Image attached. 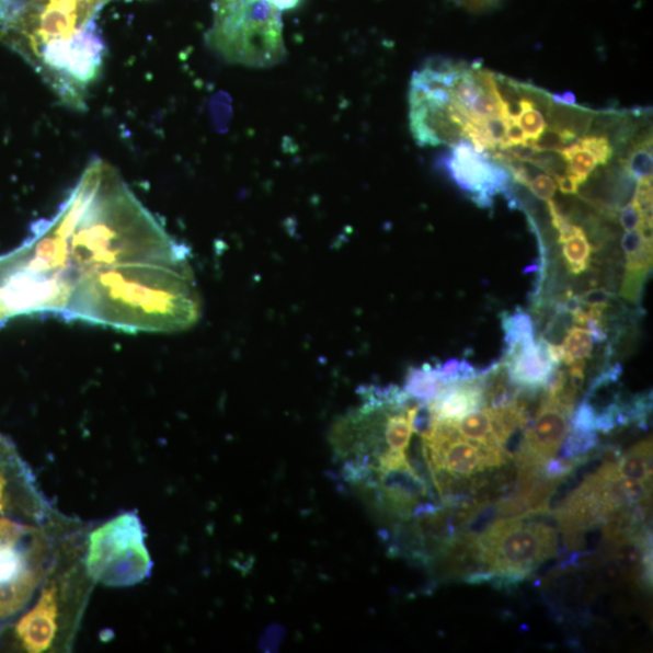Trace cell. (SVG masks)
I'll use <instances>...</instances> for the list:
<instances>
[{"instance_id":"cell-1","label":"cell","mask_w":653,"mask_h":653,"mask_svg":"<svg viewBox=\"0 0 653 653\" xmlns=\"http://www.w3.org/2000/svg\"><path fill=\"white\" fill-rule=\"evenodd\" d=\"M72 221L69 259L78 275L130 263L188 264L174 240L107 161L93 159L61 206Z\"/></svg>"},{"instance_id":"cell-14","label":"cell","mask_w":653,"mask_h":653,"mask_svg":"<svg viewBox=\"0 0 653 653\" xmlns=\"http://www.w3.org/2000/svg\"><path fill=\"white\" fill-rule=\"evenodd\" d=\"M42 571L26 568L14 580L0 583V620H5L16 612L31 599L39 585Z\"/></svg>"},{"instance_id":"cell-6","label":"cell","mask_w":653,"mask_h":653,"mask_svg":"<svg viewBox=\"0 0 653 653\" xmlns=\"http://www.w3.org/2000/svg\"><path fill=\"white\" fill-rule=\"evenodd\" d=\"M484 571L503 581L504 586L522 582L531 571L557 553V534L541 523L506 518L490 524L477 538Z\"/></svg>"},{"instance_id":"cell-21","label":"cell","mask_w":653,"mask_h":653,"mask_svg":"<svg viewBox=\"0 0 653 653\" xmlns=\"http://www.w3.org/2000/svg\"><path fill=\"white\" fill-rule=\"evenodd\" d=\"M623 168L638 182L652 180V139L646 137L644 141H639L628 151V159Z\"/></svg>"},{"instance_id":"cell-33","label":"cell","mask_w":653,"mask_h":653,"mask_svg":"<svg viewBox=\"0 0 653 653\" xmlns=\"http://www.w3.org/2000/svg\"><path fill=\"white\" fill-rule=\"evenodd\" d=\"M516 145H527L526 134H524L517 119H506V144L503 149Z\"/></svg>"},{"instance_id":"cell-12","label":"cell","mask_w":653,"mask_h":653,"mask_svg":"<svg viewBox=\"0 0 653 653\" xmlns=\"http://www.w3.org/2000/svg\"><path fill=\"white\" fill-rule=\"evenodd\" d=\"M60 599L54 585L45 587L34 608L21 618L15 632L23 648L31 653L48 651L58 631Z\"/></svg>"},{"instance_id":"cell-32","label":"cell","mask_w":653,"mask_h":653,"mask_svg":"<svg viewBox=\"0 0 653 653\" xmlns=\"http://www.w3.org/2000/svg\"><path fill=\"white\" fill-rule=\"evenodd\" d=\"M620 221L626 231L638 230L643 224V214H641V208L634 199L622 207Z\"/></svg>"},{"instance_id":"cell-37","label":"cell","mask_w":653,"mask_h":653,"mask_svg":"<svg viewBox=\"0 0 653 653\" xmlns=\"http://www.w3.org/2000/svg\"><path fill=\"white\" fill-rule=\"evenodd\" d=\"M5 477L2 471H0V515H3L5 508Z\"/></svg>"},{"instance_id":"cell-11","label":"cell","mask_w":653,"mask_h":653,"mask_svg":"<svg viewBox=\"0 0 653 653\" xmlns=\"http://www.w3.org/2000/svg\"><path fill=\"white\" fill-rule=\"evenodd\" d=\"M562 347L540 337L507 350L504 363L509 379L523 389L542 390L553 370L562 365Z\"/></svg>"},{"instance_id":"cell-38","label":"cell","mask_w":653,"mask_h":653,"mask_svg":"<svg viewBox=\"0 0 653 653\" xmlns=\"http://www.w3.org/2000/svg\"><path fill=\"white\" fill-rule=\"evenodd\" d=\"M9 318V313L3 305L2 296H0V322Z\"/></svg>"},{"instance_id":"cell-28","label":"cell","mask_w":653,"mask_h":653,"mask_svg":"<svg viewBox=\"0 0 653 653\" xmlns=\"http://www.w3.org/2000/svg\"><path fill=\"white\" fill-rule=\"evenodd\" d=\"M576 142L581 147L591 151L600 165H606L614 156V147L611 146L609 138L606 136H583Z\"/></svg>"},{"instance_id":"cell-2","label":"cell","mask_w":653,"mask_h":653,"mask_svg":"<svg viewBox=\"0 0 653 653\" xmlns=\"http://www.w3.org/2000/svg\"><path fill=\"white\" fill-rule=\"evenodd\" d=\"M112 0H0V43L31 65L67 106L83 111L107 45L98 18Z\"/></svg>"},{"instance_id":"cell-25","label":"cell","mask_w":653,"mask_h":653,"mask_svg":"<svg viewBox=\"0 0 653 653\" xmlns=\"http://www.w3.org/2000/svg\"><path fill=\"white\" fill-rule=\"evenodd\" d=\"M27 566L25 552L16 545H0V583L18 577Z\"/></svg>"},{"instance_id":"cell-17","label":"cell","mask_w":653,"mask_h":653,"mask_svg":"<svg viewBox=\"0 0 653 653\" xmlns=\"http://www.w3.org/2000/svg\"><path fill=\"white\" fill-rule=\"evenodd\" d=\"M617 472L651 485L652 478V442L651 439L639 443L626 455L617 460Z\"/></svg>"},{"instance_id":"cell-22","label":"cell","mask_w":653,"mask_h":653,"mask_svg":"<svg viewBox=\"0 0 653 653\" xmlns=\"http://www.w3.org/2000/svg\"><path fill=\"white\" fill-rule=\"evenodd\" d=\"M558 153L565 160L568 172L573 174L581 184L585 183L589 174L599 165L591 151L581 147L577 142L571 144Z\"/></svg>"},{"instance_id":"cell-34","label":"cell","mask_w":653,"mask_h":653,"mask_svg":"<svg viewBox=\"0 0 653 653\" xmlns=\"http://www.w3.org/2000/svg\"><path fill=\"white\" fill-rule=\"evenodd\" d=\"M559 190L565 195L577 194L581 182L571 173H565L563 176L555 179Z\"/></svg>"},{"instance_id":"cell-7","label":"cell","mask_w":653,"mask_h":653,"mask_svg":"<svg viewBox=\"0 0 653 653\" xmlns=\"http://www.w3.org/2000/svg\"><path fill=\"white\" fill-rule=\"evenodd\" d=\"M79 276L32 272L9 255L0 266V296L10 317L21 313L64 314Z\"/></svg>"},{"instance_id":"cell-35","label":"cell","mask_w":653,"mask_h":653,"mask_svg":"<svg viewBox=\"0 0 653 653\" xmlns=\"http://www.w3.org/2000/svg\"><path fill=\"white\" fill-rule=\"evenodd\" d=\"M551 99L553 103L558 104V106H565V107H575L576 104V96L574 92L566 91L564 93H551Z\"/></svg>"},{"instance_id":"cell-4","label":"cell","mask_w":653,"mask_h":653,"mask_svg":"<svg viewBox=\"0 0 653 653\" xmlns=\"http://www.w3.org/2000/svg\"><path fill=\"white\" fill-rule=\"evenodd\" d=\"M207 43L230 64L275 66L286 57L282 11L270 0H215Z\"/></svg>"},{"instance_id":"cell-26","label":"cell","mask_w":653,"mask_h":653,"mask_svg":"<svg viewBox=\"0 0 653 653\" xmlns=\"http://www.w3.org/2000/svg\"><path fill=\"white\" fill-rule=\"evenodd\" d=\"M517 122L523 128L524 134H526L527 145L536 141L547 127V122L541 111L536 108L531 101L524 98L522 100V112Z\"/></svg>"},{"instance_id":"cell-10","label":"cell","mask_w":653,"mask_h":653,"mask_svg":"<svg viewBox=\"0 0 653 653\" xmlns=\"http://www.w3.org/2000/svg\"><path fill=\"white\" fill-rule=\"evenodd\" d=\"M571 414L573 411L542 392L539 410L524 433L518 451L513 455L518 469H543L547 461L555 458L569 433Z\"/></svg>"},{"instance_id":"cell-29","label":"cell","mask_w":653,"mask_h":653,"mask_svg":"<svg viewBox=\"0 0 653 653\" xmlns=\"http://www.w3.org/2000/svg\"><path fill=\"white\" fill-rule=\"evenodd\" d=\"M529 191L543 202H550L553 199L558 190V184L554 177L550 174H536L528 183Z\"/></svg>"},{"instance_id":"cell-27","label":"cell","mask_w":653,"mask_h":653,"mask_svg":"<svg viewBox=\"0 0 653 653\" xmlns=\"http://www.w3.org/2000/svg\"><path fill=\"white\" fill-rule=\"evenodd\" d=\"M576 136L570 131L561 130L553 126H547L545 131L536 141L530 144L538 151H561L576 141Z\"/></svg>"},{"instance_id":"cell-19","label":"cell","mask_w":653,"mask_h":653,"mask_svg":"<svg viewBox=\"0 0 653 653\" xmlns=\"http://www.w3.org/2000/svg\"><path fill=\"white\" fill-rule=\"evenodd\" d=\"M594 340L586 326H570L564 335L562 347V364L570 366L580 360H587L593 352Z\"/></svg>"},{"instance_id":"cell-3","label":"cell","mask_w":653,"mask_h":653,"mask_svg":"<svg viewBox=\"0 0 653 653\" xmlns=\"http://www.w3.org/2000/svg\"><path fill=\"white\" fill-rule=\"evenodd\" d=\"M64 317L125 332L176 333L201 320L188 264L130 263L80 275Z\"/></svg>"},{"instance_id":"cell-9","label":"cell","mask_w":653,"mask_h":653,"mask_svg":"<svg viewBox=\"0 0 653 653\" xmlns=\"http://www.w3.org/2000/svg\"><path fill=\"white\" fill-rule=\"evenodd\" d=\"M423 451L428 470L443 469L463 478L499 468L512 459L505 450L489 449L466 439L450 423L436 419L423 437Z\"/></svg>"},{"instance_id":"cell-16","label":"cell","mask_w":653,"mask_h":653,"mask_svg":"<svg viewBox=\"0 0 653 653\" xmlns=\"http://www.w3.org/2000/svg\"><path fill=\"white\" fill-rule=\"evenodd\" d=\"M445 385L436 376L434 366L424 365L408 370L403 390L412 400L428 404L437 398Z\"/></svg>"},{"instance_id":"cell-31","label":"cell","mask_w":653,"mask_h":653,"mask_svg":"<svg viewBox=\"0 0 653 653\" xmlns=\"http://www.w3.org/2000/svg\"><path fill=\"white\" fill-rule=\"evenodd\" d=\"M578 298L583 307L606 309L609 307L612 295L605 288H592Z\"/></svg>"},{"instance_id":"cell-15","label":"cell","mask_w":653,"mask_h":653,"mask_svg":"<svg viewBox=\"0 0 653 653\" xmlns=\"http://www.w3.org/2000/svg\"><path fill=\"white\" fill-rule=\"evenodd\" d=\"M448 423L466 439L478 443V445L489 449L504 450L499 445L495 435L492 408L482 406L480 410L466 414L458 420H450Z\"/></svg>"},{"instance_id":"cell-30","label":"cell","mask_w":653,"mask_h":653,"mask_svg":"<svg viewBox=\"0 0 653 653\" xmlns=\"http://www.w3.org/2000/svg\"><path fill=\"white\" fill-rule=\"evenodd\" d=\"M285 628L274 623L266 629L260 641V649L263 652H276L285 639Z\"/></svg>"},{"instance_id":"cell-13","label":"cell","mask_w":653,"mask_h":653,"mask_svg":"<svg viewBox=\"0 0 653 653\" xmlns=\"http://www.w3.org/2000/svg\"><path fill=\"white\" fill-rule=\"evenodd\" d=\"M484 405L482 379L445 385L437 398L428 403L436 420H458Z\"/></svg>"},{"instance_id":"cell-24","label":"cell","mask_w":653,"mask_h":653,"mask_svg":"<svg viewBox=\"0 0 653 653\" xmlns=\"http://www.w3.org/2000/svg\"><path fill=\"white\" fill-rule=\"evenodd\" d=\"M434 370L438 379L446 385L482 377V370H478L466 359L451 358L445 364L434 366Z\"/></svg>"},{"instance_id":"cell-36","label":"cell","mask_w":653,"mask_h":653,"mask_svg":"<svg viewBox=\"0 0 653 653\" xmlns=\"http://www.w3.org/2000/svg\"><path fill=\"white\" fill-rule=\"evenodd\" d=\"M270 2L279 11L294 10L298 8L301 0H270Z\"/></svg>"},{"instance_id":"cell-5","label":"cell","mask_w":653,"mask_h":653,"mask_svg":"<svg viewBox=\"0 0 653 653\" xmlns=\"http://www.w3.org/2000/svg\"><path fill=\"white\" fill-rule=\"evenodd\" d=\"M146 536L141 519L131 512L93 530L85 562L89 576L107 587H131L149 578L153 562Z\"/></svg>"},{"instance_id":"cell-18","label":"cell","mask_w":653,"mask_h":653,"mask_svg":"<svg viewBox=\"0 0 653 653\" xmlns=\"http://www.w3.org/2000/svg\"><path fill=\"white\" fill-rule=\"evenodd\" d=\"M562 253L568 271L573 275H581L589 270L592 247L582 228L575 226L563 239Z\"/></svg>"},{"instance_id":"cell-20","label":"cell","mask_w":653,"mask_h":653,"mask_svg":"<svg viewBox=\"0 0 653 653\" xmlns=\"http://www.w3.org/2000/svg\"><path fill=\"white\" fill-rule=\"evenodd\" d=\"M503 330L507 350L535 337L532 318L528 312L519 309L511 314L505 313Z\"/></svg>"},{"instance_id":"cell-8","label":"cell","mask_w":653,"mask_h":653,"mask_svg":"<svg viewBox=\"0 0 653 653\" xmlns=\"http://www.w3.org/2000/svg\"><path fill=\"white\" fill-rule=\"evenodd\" d=\"M438 167L482 208H492L494 197L511 188L512 177L503 163L476 149L469 139H462L443 154Z\"/></svg>"},{"instance_id":"cell-23","label":"cell","mask_w":653,"mask_h":653,"mask_svg":"<svg viewBox=\"0 0 653 653\" xmlns=\"http://www.w3.org/2000/svg\"><path fill=\"white\" fill-rule=\"evenodd\" d=\"M598 445L599 435L597 431L570 428L559 452H561V458L565 460L586 458Z\"/></svg>"}]
</instances>
